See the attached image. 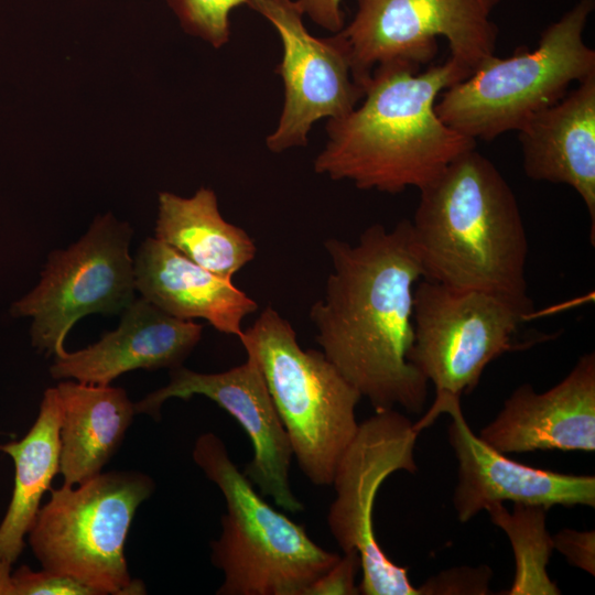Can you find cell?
<instances>
[{"label": "cell", "mask_w": 595, "mask_h": 595, "mask_svg": "<svg viewBox=\"0 0 595 595\" xmlns=\"http://www.w3.org/2000/svg\"><path fill=\"white\" fill-rule=\"evenodd\" d=\"M324 296L310 310L326 358L375 411L420 413L426 378L408 360L413 343L414 283L423 279L410 219L391 230L367 227L354 245L329 238Z\"/></svg>", "instance_id": "1"}, {"label": "cell", "mask_w": 595, "mask_h": 595, "mask_svg": "<svg viewBox=\"0 0 595 595\" xmlns=\"http://www.w3.org/2000/svg\"><path fill=\"white\" fill-rule=\"evenodd\" d=\"M408 62L377 65L361 104L327 120L328 140L314 170L360 190L397 194L421 190L476 141L445 125L435 111L441 93L470 73L448 58L419 73Z\"/></svg>", "instance_id": "2"}, {"label": "cell", "mask_w": 595, "mask_h": 595, "mask_svg": "<svg viewBox=\"0 0 595 595\" xmlns=\"http://www.w3.org/2000/svg\"><path fill=\"white\" fill-rule=\"evenodd\" d=\"M419 191L410 223L423 279L455 290L529 298L521 212L490 160L467 151Z\"/></svg>", "instance_id": "3"}, {"label": "cell", "mask_w": 595, "mask_h": 595, "mask_svg": "<svg viewBox=\"0 0 595 595\" xmlns=\"http://www.w3.org/2000/svg\"><path fill=\"white\" fill-rule=\"evenodd\" d=\"M193 459L226 502L221 534L210 544L212 562L224 574L216 594L306 595L339 560L253 489L216 434L198 436Z\"/></svg>", "instance_id": "4"}, {"label": "cell", "mask_w": 595, "mask_h": 595, "mask_svg": "<svg viewBox=\"0 0 595 595\" xmlns=\"http://www.w3.org/2000/svg\"><path fill=\"white\" fill-rule=\"evenodd\" d=\"M595 0H578L541 34L533 50L491 55L466 78L444 89L435 104L441 120L473 139L490 141L519 130L558 102L571 84L595 73V51L584 42Z\"/></svg>", "instance_id": "5"}, {"label": "cell", "mask_w": 595, "mask_h": 595, "mask_svg": "<svg viewBox=\"0 0 595 595\" xmlns=\"http://www.w3.org/2000/svg\"><path fill=\"white\" fill-rule=\"evenodd\" d=\"M239 340L260 366L301 470L316 486L332 485L359 425L360 392L323 351L303 349L291 323L271 306Z\"/></svg>", "instance_id": "6"}, {"label": "cell", "mask_w": 595, "mask_h": 595, "mask_svg": "<svg viewBox=\"0 0 595 595\" xmlns=\"http://www.w3.org/2000/svg\"><path fill=\"white\" fill-rule=\"evenodd\" d=\"M153 490L154 482L134 470L51 489L28 532L35 558L43 569L77 578L99 595L144 594L143 583L130 577L125 545L138 507Z\"/></svg>", "instance_id": "7"}, {"label": "cell", "mask_w": 595, "mask_h": 595, "mask_svg": "<svg viewBox=\"0 0 595 595\" xmlns=\"http://www.w3.org/2000/svg\"><path fill=\"white\" fill-rule=\"evenodd\" d=\"M530 298L455 290L422 279L413 293V343L408 360L436 394L461 398L486 366L515 348L513 337L531 315Z\"/></svg>", "instance_id": "8"}, {"label": "cell", "mask_w": 595, "mask_h": 595, "mask_svg": "<svg viewBox=\"0 0 595 595\" xmlns=\"http://www.w3.org/2000/svg\"><path fill=\"white\" fill-rule=\"evenodd\" d=\"M420 431L394 409L378 410L359 423L342 455L332 485L336 497L327 523L343 552L357 551L364 595H419L408 569L397 565L382 551L374 527V505L381 484L394 472L414 473V447Z\"/></svg>", "instance_id": "9"}, {"label": "cell", "mask_w": 595, "mask_h": 595, "mask_svg": "<svg viewBox=\"0 0 595 595\" xmlns=\"http://www.w3.org/2000/svg\"><path fill=\"white\" fill-rule=\"evenodd\" d=\"M131 227L108 213L65 250L48 255L39 284L11 309L32 317V345L47 355L65 350L73 325L91 313L122 312L136 298Z\"/></svg>", "instance_id": "10"}, {"label": "cell", "mask_w": 595, "mask_h": 595, "mask_svg": "<svg viewBox=\"0 0 595 595\" xmlns=\"http://www.w3.org/2000/svg\"><path fill=\"white\" fill-rule=\"evenodd\" d=\"M501 0H356L347 40L356 80L366 88L372 69L389 62L429 63L437 37L450 57L472 73L495 55L498 29L491 13Z\"/></svg>", "instance_id": "11"}, {"label": "cell", "mask_w": 595, "mask_h": 595, "mask_svg": "<svg viewBox=\"0 0 595 595\" xmlns=\"http://www.w3.org/2000/svg\"><path fill=\"white\" fill-rule=\"evenodd\" d=\"M247 6L273 25L283 48L275 72L283 80L284 104L267 148L281 153L304 147L316 121L340 119L364 98L348 42L340 31L328 37L312 35L298 0H250Z\"/></svg>", "instance_id": "12"}, {"label": "cell", "mask_w": 595, "mask_h": 595, "mask_svg": "<svg viewBox=\"0 0 595 595\" xmlns=\"http://www.w3.org/2000/svg\"><path fill=\"white\" fill-rule=\"evenodd\" d=\"M195 394L216 402L248 434L253 456L242 473L259 493L286 511L301 512L304 507L289 480L291 444L255 356L247 353L244 364L216 374L196 372L183 366L173 368L166 386L134 403L136 413L156 419L167 399L187 400Z\"/></svg>", "instance_id": "13"}, {"label": "cell", "mask_w": 595, "mask_h": 595, "mask_svg": "<svg viewBox=\"0 0 595 595\" xmlns=\"http://www.w3.org/2000/svg\"><path fill=\"white\" fill-rule=\"evenodd\" d=\"M459 399L436 394L430 410L414 426L421 431L441 413L451 416L448 442L457 459L453 505L457 519L467 522L497 502L540 506H595V477L540 469L515 462L476 436L463 414Z\"/></svg>", "instance_id": "14"}, {"label": "cell", "mask_w": 595, "mask_h": 595, "mask_svg": "<svg viewBox=\"0 0 595 595\" xmlns=\"http://www.w3.org/2000/svg\"><path fill=\"white\" fill-rule=\"evenodd\" d=\"M496 451H595V354L583 355L570 374L537 393L519 386L478 435Z\"/></svg>", "instance_id": "15"}, {"label": "cell", "mask_w": 595, "mask_h": 595, "mask_svg": "<svg viewBox=\"0 0 595 595\" xmlns=\"http://www.w3.org/2000/svg\"><path fill=\"white\" fill-rule=\"evenodd\" d=\"M203 326L176 318L142 296L123 311L119 326L97 343L55 356L52 378L110 385L125 372L176 368L198 344Z\"/></svg>", "instance_id": "16"}, {"label": "cell", "mask_w": 595, "mask_h": 595, "mask_svg": "<svg viewBox=\"0 0 595 595\" xmlns=\"http://www.w3.org/2000/svg\"><path fill=\"white\" fill-rule=\"evenodd\" d=\"M526 175L566 184L584 202L595 244V73L519 130Z\"/></svg>", "instance_id": "17"}, {"label": "cell", "mask_w": 595, "mask_h": 595, "mask_svg": "<svg viewBox=\"0 0 595 595\" xmlns=\"http://www.w3.org/2000/svg\"><path fill=\"white\" fill-rule=\"evenodd\" d=\"M136 290L165 313L203 318L215 329L239 338L242 321L257 302L226 280L191 261L171 246L147 238L133 259Z\"/></svg>", "instance_id": "18"}, {"label": "cell", "mask_w": 595, "mask_h": 595, "mask_svg": "<svg viewBox=\"0 0 595 595\" xmlns=\"http://www.w3.org/2000/svg\"><path fill=\"white\" fill-rule=\"evenodd\" d=\"M61 465L64 484L78 485L101 473L119 448L136 413L122 388L62 380Z\"/></svg>", "instance_id": "19"}, {"label": "cell", "mask_w": 595, "mask_h": 595, "mask_svg": "<svg viewBox=\"0 0 595 595\" xmlns=\"http://www.w3.org/2000/svg\"><path fill=\"white\" fill-rule=\"evenodd\" d=\"M154 237L199 267L231 280L257 253L249 234L224 219L212 188L191 197L170 192L158 196Z\"/></svg>", "instance_id": "20"}, {"label": "cell", "mask_w": 595, "mask_h": 595, "mask_svg": "<svg viewBox=\"0 0 595 595\" xmlns=\"http://www.w3.org/2000/svg\"><path fill=\"white\" fill-rule=\"evenodd\" d=\"M62 403L57 388H47L39 415L19 441L0 444L15 468L12 498L0 523V558L13 564L24 549V538L51 489L61 465Z\"/></svg>", "instance_id": "21"}, {"label": "cell", "mask_w": 595, "mask_h": 595, "mask_svg": "<svg viewBox=\"0 0 595 595\" xmlns=\"http://www.w3.org/2000/svg\"><path fill=\"white\" fill-rule=\"evenodd\" d=\"M488 511L493 523L504 530L511 543L516 574L507 595H558L560 588L549 577L547 566L553 548L547 530V509L540 506L513 504L510 513L501 502L493 504Z\"/></svg>", "instance_id": "22"}, {"label": "cell", "mask_w": 595, "mask_h": 595, "mask_svg": "<svg viewBox=\"0 0 595 595\" xmlns=\"http://www.w3.org/2000/svg\"><path fill=\"white\" fill-rule=\"evenodd\" d=\"M182 29L220 48L230 39V12L250 0H165Z\"/></svg>", "instance_id": "23"}, {"label": "cell", "mask_w": 595, "mask_h": 595, "mask_svg": "<svg viewBox=\"0 0 595 595\" xmlns=\"http://www.w3.org/2000/svg\"><path fill=\"white\" fill-rule=\"evenodd\" d=\"M13 595H99L89 585L72 576L23 565L12 573Z\"/></svg>", "instance_id": "24"}, {"label": "cell", "mask_w": 595, "mask_h": 595, "mask_svg": "<svg viewBox=\"0 0 595 595\" xmlns=\"http://www.w3.org/2000/svg\"><path fill=\"white\" fill-rule=\"evenodd\" d=\"M361 570V561L357 551L345 552L344 555L314 584L306 595H357L359 588L355 578Z\"/></svg>", "instance_id": "25"}, {"label": "cell", "mask_w": 595, "mask_h": 595, "mask_svg": "<svg viewBox=\"0 0 595 595\" xmlns=\"http://www.w3.org/2000/svg\"><path fill=\"white\" fill-rule=\"evenodd\" d=\"M553 548L562 553L567 562L591 575H595V531L561 529L552 536Z\"/></svg>", "instance_id": "26"}, {"label": "cell", "mask_w": 595, "mask_h": 595, "mask_svg": "<svg viewBox=\"0 0 595 595\" xmlns=\"http://www.w3.org/2000/svg\"><path fill=\"white\" fill-rule=\"evenodd\" d=\"M466 572L442 573L419 587L421 594H486L489 572L466 567Z\"/></svg>", "instance_id": "27"}, {"label": "cell", "mask_w": 595, "mask_h": 595, "mask_svg": "<svg viewBox=\"0 0 595 595\" xmlns=\"http://www.w3.org/2000/svg\"><path fill=\"white\" fill-rule=\"evenodd\" d=\"M304 15L327 31L337 33L344 28L342 0H298Z\"/></svg>", "instance_id": "28"}, {"label": "cell", "mask_w": 595, "mask_h": 595, "mask_svg": "<svg viewBox=\"0 0 595 595\" xmlns=\"http://www.w3.org/2000/svg\"><path fill=\"white\" fill-rule=\"evenodd\" d=\"M0 595H13L11 564L0 558Z\"/></svg>", "instance_id": "29"}]
</instances>
